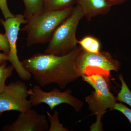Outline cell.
Returning <instances> with one entry per match:
<instances>
[{
	"label": "cell",
	"mask_w": 131,
	"mask_h": 131,
	"mask_svg": "<svg viewBox=\"0 0 131 131\" xmlns=\"http://www.w3.org/2000/svg\"><path fill=\"white\" fill-rule=\"evenodd\" d=\"M82 50L81 46H77L70 53L62 56L37 53L21 62L40 86L56 84L63 89L80 77L74 64Z\"/></svg>",
	"instance_id": "1"
},
{
	"label": "cell",
	"mask_w": 131,
	"mask_h": 131,
	"mask_svg": "<svg viewBox=\"0 0 131 131\" xmlns=\"http://www.w3.org/2000/svg\"><path fill=\"white\" fill-rule=\"evenodd\" d=\"M73 7L43 11L28 20L21 29L27 34V46L30 47L49 42L57 28L70 15Z\"/></svg>",
	"instance_id": "2"
},
{
	"label": "cell",
	"mask_w": 131,
	"mask_h": 131,
	"mask_svg": "<svg viewBox=\"0 0 131 131\" xmlns=\"http://www.w3.org/2000/svg\"><path fill=\"white\" fill-rule=\"evenodd\" d=\"M85 81L94 89L91 94L85 98L91 114L95 115V123L90 127L91 131L102 130L101 119L107 109H113L117 103V97L110 92L108 85V80L103 76L94 74L82 77Z\"/></svg>",
	"instance_id": "3"
},
{
	"label": "cell",
	"mask_w": 131,
	"mask_h": 131,
	"mask_svg": "<svg viewBox=\"0 0 131 131\" xmlns=\"http://www.w3.org/2000/svg\"><path fill=\"white\" fill-rule=\"evenodd\" d=\"M84 17L81 7L77 5L68 18L55 31L45 51L46 54L67 55L77 46L76 34L80 21Z\"/></svg>",
	"instance_id": "4"
},
{
	"label": "cell",
	"mask_w": 131,
	"mask_h": 131,
	"mask_svg": "<svg viewBox=\"0 0 131 131\" xmlns=\"http://www.w3.org/2000/svg\"><path fill=\"white\" fill-rule=\"evenodd\" d=\"M74 67L80 77L83 75L99 74L108 80L110 71L118 72L121 68V64L108 51L92 53L82 49L75 60Z\"/></svg>",
	"instance_id": "5"
},
{
	"label": "cell",
	"mask_w": 131,
	"mask_h": 131,
	"mask_svg": "<svg viewBox=\"0 0 131 131\" xmlns=\"http://www.w3.org/2000/svg\"><path fill=\"white\" fill-rule=\"evenodd\" d=\"M72 92L70 89L61 91L57 88L46 92L42 90L39 85H35L32 88L28 90V95L30 96L29 100L32 106L45 103L52 110L57 106L67 104L73 107L75 112L79 113L83 107V102L72 95Z\"/></svg>",
	"instance_id": "6"
},
{
	"label": "cell",
	"mask_w": 131,
	"mask_h": 131,
	"mask_svg": "<svg viewBox=\"0 0 131 131\" xmlns=\"http://www.w3.org/2000/svg\"><path fill=\"white\" fill-rule=\"evenodd\" d=\"M28 20L24 15H15L13 18L4 20L0 19V23L3 26L5 31V34L8 40L9 52L8 55V61L16 71L17 74L22 81H28L32 77L30 73L26 70L19 61L18 56L17 41L20 26L26 24Z\"/></svg>",
	"instance_id": "7"
},
{
	"label": "cell",
	"mask_w": 131,
	"mask_h": 131,
	"mask_svg": "<svg viewBox=\"0 0 131 131\" xmlns=\"http://www.w3.org/2000/svg\"><path fill=\"white\" fill-rule=\"evenodd\" d=\"M28 90L25 83L20 80L6 85L0 93V116L7 111L14 110L21 113L32 108V104L27 100Z\"/></svg>",
	"instance_id": "8"
},
{
	"label": "cell",
	"mask_w": 131,
	"mask_h": 131,
	"mask_svg": "<svg viewBox=\"0 0 131 131\" xmlns=\"http://www.w3.org/2000/svg\"><path fill=\"white\" fill-rule=\"evenodd\" d=\"M49 125L46 115L31 109L21 112L12 124L5 125L2 131H48Z\"/></svg>",
	"instance_id": "9"
},
{
	"label": "cell",
	"mask_w": 131,
	"mask_h": 131,
	"mask_svg": "<svg viewBox=\"0 0 131 131\" xmlns=\"http://www.w3.org/2000/svg\"><path fill=\"white\" fill-rule=\"evenodd\" d=\"M77 5L89 21L98 15L107 14L112 7L106 0H77Z\"/></svg>",
	"instance_id": "10"
},
{
	"label": "cell",
	"mask_w": 131,
	"mask_h": 131,
	"mask_svg": "<svg viewBox=\"0 0 131 131\" xmlns=\"http://www.w3.org/2000/svg\"><path fill=\"white\" fill-rule=\"evenodd\" d=\"M77 43L83 50L92 53L100 52L101 44L98 39L91 35H87L80 40H77Z\"/></svg>",
	"instance_id": "11"
},
{
	"label": "cell",
	"mask_w": 131,
	"mask_h": 131,
	"mask_svg": "<svg viewBox=\"0 0 131 131\" xmlns=\"http://www.w3.org/2000/svg\"><path fill=\"white\" fill-rule=\"evenodd\" d=\"M25 6L24 16L28 20L43 11V0H23Z\"/></svg>",
	"instance_id": "12"
},
{
	"label": "cell",
	"mask_w": 131,
	"mask_h": 131,
	"mask_svg": "<svg viewBox=\"0 0 131 131\" xmlns=\"http://www.w3.org/2000/svg\"><path fill=\"white\" fill-rule=\"evenodd\" d=\"M43 11L58 10L73 7L77 0H43Z\"/></svg>",
	"instance_id": "13"
},
{
	"label": "cell",
	"mask_w": 131,
	"mask_h": 131,
	"mask_svg": "<svg viewBox=\"0 0 131 131\" xmlns=\"http://www.w3.org/2000/svg\"><path fill=\"white\" fill-rule=\"evenodd\" d=\"M119 79L121 82V89L117 96V101L129 105L131 107V91L125 82L122 74H120Z\"/></svg>",
	"instance_id": "14"
},
{
	"label": "cell",
	"mask_w": 131,
	"mask_h": 131,
	"mask_svg": "<svg viewBox=\"0 0 131 131\" xmlns=\"http://www.w3.org/2000/svg\"><path fill=\"white\" fill-rule=\"evenodd\" d=\"M6 62L0 64V93L3 91L6 86V82L13 75L14 70L12 65L7 66Z\"/></svg>",
	"instance_id": "15"
},
{
	"label": "cell",
	"mask_w": 131,
	"mask_h": 131,
	"mask_svg": "<svg viewBox=\"0 0 131 131\" xmlns=\"http://www.w3.org/2000/svg\"><path fill=\"white\" fill-rule=\"evenodd\" d=\"M47 119L50 123L48 131H68L69 130L63 126L59 120V113L55 110L53 115L47 112Z\"/></svg>",
	"instance_id": "16"
},
{
	"label": "cell",
	"mask_w": 131,
	"mask_h": 131,
	"mask_svg": "<svg viewBox=\"0 0 131 131\" xmlns=\"http://www.w3.org/2000/svg\"><path fill=\"white\" fill-rule=\"evenodd\" d=\"M113 110L119 111L127 118L131 125V110L122 103H116Z\"/></svg>",
	"instance_id": "17"
},
{
	"label": "cell",
	"mask_w": 131,
	"mask_h": 131,
	"mask_svg": "<svg viewBox=\"0 0 131 131\" xmlns=\"http://www.w3.org/2000/svg\"><path fill=\"white\" fill-rule=\"evenodd\" d=\"M0 50L3 53L8 55L9 52V46L8 40L5 34L0 33Z\"/></svg>",
	"instance_id": "18"
},
{
	"label": "cell",
	"mask_w": 131,
	"mask_h": 131,
	"mask_svg": "<svg viewBox=\"0 0 131 131\" xmlns=\"http://www.w3.org/2000/svg\"><path fill=\"white\" fill-rule=\"evenodd\" d=\"M0 9L5 19L13 18L14 16L8 8L7 0H0Z\"/></svg>",
	"instance_id": "19"
},
{
	"label": "cell",
	"mask_w": 131,
	"mask_h": 131,
	"mask_svg": "<svg viewBox=\"0 0 131 131\" xmlns=\"http://www.w3.org/2000/svg\"><path fill=\"white\" fill-rule=\"evenodd\" d=\"M112 6L121 5L129 0H106Z\"/></svg>",
	"instance_id": "20"
},
{
	"label": "cell",
	"mask_w": 131,
	"mask_h": 131,
	"mask_svg": "<svg viewBox=\"0 0 131 131\" xmlns=\"http://www.w3.org/2000/svg\"><path fill=\"white\" fill-rule=\"evenodd\" d=\"M8 61V55L4 53L0 52V64Z\"/></svg>",
	"instance_id": "21"
}]
</instances>
